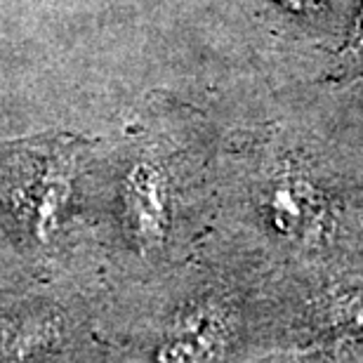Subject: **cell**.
Wrapping results in <instances>:
<instances>
[{
	"instance_id": "obj_1",
	"label": "cell",
	"mask_w": 363,
	"mask_h": 363,
	"mask_svg": "<svg viewBox=\"0 0 363 363\" xmlns=\"http://www.w3.org/2000/svg\"><path fill=\"white\" fill-rule=\"evenodd\" d=\"M229 345V311L210 300L196 302L165 328L154 350V363H222Z\"/></svg>"
},
{
	"instance_id": "obj_2",
	"label": "cell",
	"mask_w": 363,
	"mask_h": 363,
	"mask_svg": "<svg viewBox=\"0 0 363 363\" xmlns=\"http://www.w3.org/2000/svg\"><path fill=\"white\" fill-rule=\"evenodd\" d=\"M259 213L274 234L304 241L323 227L325 196L307 172L281 170L264 184Z\"/></svg>"
},
{
	"instance_id": "obj_3",
	"label": "cell",
	"mask_w": 363,
	"mask_h": 363,
	"mask_svg": "<svg viewBox=\"0 0 363 363\" xmlns=\"http://www.w3.org/2000/svg\"><path fill=\"white\" fill-rule=\"evenodd\" d=\"M125 222L140 248H156L170 229V182L154 161H140L123 184Z\"/></svg>"
},
{
	"instance_id": "obj_4",
	"label": "cell",
	"mask_w": 363,
	"mask_h": 363,
	"mask_svg": "<svg viewBox=\"0 0 363 363\" xmlns=\"http://www.w3.org/2000/svg\"><path fill=\"white\" fill-rule=\"evenodd\" d=\"M67 345V323L55 311H28L0 325V357L28 363L52 357Z\"/></svg>"
},
{
	"instance_id": "obj_5",
	"label": "cell",
	"mask_w": 363,
	"mask_h": 363,
	"mask_svg": "<svg viewBox=\"0 0 363 363\" xmlns=\"http://www.w3.org/2000/svg\"><path fill=\"white\" fill-rule=\"evenodd\" d=\"M316 340L328 342H363V281L345 283L325 295L314 316Z\"/></svg>"
},
{
	"instance_id": "obj_6",
	"label": "cell",
	"mask_w": 363,
	"mask_h": 363,
	"mask_svg": "<svg viewBox=\"0 0 363 363\" xmlns=\"http://www.w3.org/2000/svg\"><path fill=\"white\" fill-rule=\"evenodd\" d=\"M335 74L340 78L363 74V5L359 7V14L350 28V35H347L342 50L337 52Z\"/></svg>"
},
{
	"instance_id": "obj_7",
	"label": "cell",
	"mask_w": 363,
	"mask_h": 363,
	"mask_svg": "<svg viewBox=\"0 0 363 363\" xmlns=\"http://www.w3.org/2000/svg\"><path fill=\"white\" fill-rule=\"evenodd\" d=\"M272 3L279 5L283 12L302 17V14H316V12H321L328 0H272Z\"/></svg>"
}]
</instances>
